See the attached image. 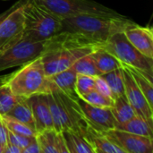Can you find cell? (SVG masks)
Wrapping results in <instances>:
<instances>
[{
  "label": "cell",
  "mask_w": 153,
  "mask_h": 153,
  "mask_svg": "<svg viewBox=\"0 0 153 153\" xmlns=\"http://www.w3.org/2000/svg\"><path fill=\"white\" fill-rule=\"evenodd\" d=\"M79 98H81L87 103H89L92 106H95V107L112 108V106L114 104V100L108 98L106 96H103L102 94L98 92L95 89Z\"/></svg>",
  "instance_id": "cell-27"
},
{
  "label": "cell",
  "mask_w": 153,
  "mask_h": 153,
  "mask_svg": "<svg viewBox=\"0 0 153 153\" xmlns=\"http://www.w3.org/2000/svg\"><path fill=\"white\" fill-rule=\"evenodd\" d=\"M78 103L84 117L91 126L100 131L116 128L117 122L115 119L110 108L95 107L87 103L81 98H78Z\"/></svg>",
  "instance_id": "cell-11"
},
{
  "label": "cell",
  "mask_w": 153,
  "mask_h": 153,
  "mask_svg": "<svg viewBox=\"0 0 153 153\" xmlns=\"http://www.w3.org/2000/svg\"><path fill=\"white\" fill-rule=\"evenodd\" d=\"M36 139L41 153H68L62 133L54 128L37 133Z\"/></svg>",
  "instance_id": "cell-15"
},
{
  "label": "cell",
  "mask_w": 153,
  "mask_h": 153,
  "mask_svg": "<svg viewBox=\"0 0 153 153\" xmlns=\"http://www.w3.org/2000/svg\"><path fill=\"white\" fill-rule=\"evenodd\" d=\"M22 153H41V150L37 142V139L35 138L27 147H25Z\"/></svg>",
  "instance_id": "cell-31"
},
{
  "label": "cell",
  "mask_w": 153,
  "mask_h": 153,
  "mask_svg": "<svg viewBox=\"0 0 153 153\" xmlns=\"http://www.w3.org/2000/svg\"><path fill=\"white\" fill-rule=\"evenodd\" d=\"M72 68L76 72L77 74H85L93 77L101 75L91 54H88L77 59L72 65Z\"/></svg>",
  "instance_id": "cell-24"
},
{
  "label": "cell",
  "mask_w": 153,
  "mask_h": 153,
  "mask_svg": "<svg viewBox=\"0 0 153 153\" xmlns=\"http://www.w3.org/2000/svg\"><path fill=\"white\" fill-rule=\"evenodd\" d=\"M111 111L117 120V124H122L136 116L133 107L129 103L126 94L120 95L114 99V104L112 106Z\"/></svg>",
  "instance_id": "cell-21"
},
{
  "label": "cell",
  "mask_w": 153,
  "mask_h": 153,
  "mask_svg": "<svg viewBox=\"0 0 153 153\" xmlns=\"http://www.w3.org/2000/svg\"><path fill=\"white\" fill-rule=\"evenodd\" d=\"M101 77L106 81L108 83L112 95L113 99L125 94V85L122 74V68H117L110 72L101 74Z\"/></svg>",
  "instance_id": "cell-23"
},
{
  "label": "cell",
  "mask_w": 153,
  "mask_h": 153,
  "mask_svg": "<svg viewBox=\"0 0 153 153\" xmlns=\"http://www.w3.org/2000/svg\"><path fill=\"white\" fill-rule=\"evenodd\" d=\"M98 92H100V94H102L103 96H106L108 98H110L112 100L113 99V95L112 92L108 85V83L106 82V81L101 77V75L95 77V88H94Z\"/></svg>",
  "instance_id": "cell-30"
},
{
  "label": "cell",
  "mask_w": 153,
  "mask_h": 153,
  "mask_svg": "<svg viewBox=\"0 0 153 153\" xmlns=\"http://www.w3.org/2000/svg\"><path fill=\"white\" fill-rule=\"evenodd\" d=\"M8 143L7 140V128L0 118V145L5 147Z\"/></svg>",
  "instance_id": "cell-32"
},
{
  "label": "cell",
  "mask_w": 153,
  "mask_h": 153,
  "mask_svg": "<svg viewBox=\"0 0 153 153\" xmlns=\"http://www.w3.org/2000/svg\"><path fill=\"white\" fill-rule=\"evenodd\" d=\"M5 116L12 117L17 121H20L35 130L34 117L27 98H19L18 101Z\"/></svg>",
  "instance_id": "cell-19"
},
{
  "label": "cell",
  "mask_w": 153,
  "mask_h": 153,
  "mask_svg": "<svg viewBox=\"0 0 153 153\" xmlns=\"http://www.w3.org/2000/svg\"><path fill=\"white\" fill-rule=\"evenodd\" d=\"M4 147L0 145V153H4Z\"/></svg>",
  "instance_id": "cell-36"
},
{
  "label": "cell",
  "mask_w": 153,
  "mask_h": 153,
  "mask_svg": "<svg viewBox=\"0 0 153 153\" xmlns=\"http://www.w3.org/2000/svg\"><path fill=\"white\" fill-rule=\"evenodd\" d=\"M53 119L54 129L57 132L84 133L89 123L78 103V96H71L58 90L47 93Z\"/></svg>",
  "instance_id": "cell-2"
},
{
  "label": "cell",
  "mask_w": 153,
  "mask_h": 153,
  "mask_svg": "<svg viewBox=\"0 0 153 153\" xmlns=\"http://www.w3.org/2000/svg\"><path fill=\"white\" fill-rule=\"evenodd\" d=\"M125 66L128 70V72L131 74V75L133 76V78L135 81L138 87L143 91V95L145 96V98L148 100L151 107L153 108V78H151L145 73H143L134 67L126 66V65H125Z\"/></svg>",
  "instance_id": "cell-22"
},
{
  "label": "cell",
  "mask_w": 153,
  "mask_h": 153,
  "mask_svg": "<svg viewBox=\"0 0 153 153\" xmlns=\"http://www.w3.org/2000/svg\"><path fill=\"white\" fill-rule=\"evenodd\" d=\"M6 83L13 94L19 98H29L37 93H48L49 91L48 76L45 74L40 56L12 73Z\"/></svg>",
  "instance_id": "cell-4"
},
{
  "label": "cell",
  "mask_w": 153,
  "mask_h": 153,
  "mask_svg": "<svg viewBox=\"0 0 153 153\" xmlns=\"http://www.w3.org/2000/svg\"><path fill=\"white\" fill-rule=\"evenodd\" d=\"M95 88V77L85 75V74H77L76 82H75V91L78 97H82Z\"/></svg>",
  "instance_id": "cell-28"
},
{
  "label": "cell",
  "mask_w": 153,
  "mask_h": 153,
  "mask_svg": "<svg viewBox=\"0 0 153 153\" xmlns=\"http://www.w3.org/2000/svg\"><path fill=\"white\" fill-rule=\"evenodd\" d=\"M51 13L65 19L79 14L118 15L117 12L92 0H32Z\"/></svg>",
  "instance_id": "cell-6"
},
{
  "label": "cell",
  "mask_w": 153,
  "mask_h": 153,
  "mask_svg": "<svg viewBox=\"0 0 153 153\" xmlns=\"http://www.w3.org/2000/svg\"><path fill=\"white\" fill-rule=\"evenodd\" d=\"M11 74H6V75H0V85L6 82V81L8 80V78L10 77Z\"/></svg>",
  "instance_id": "cell-35"
},
{
  "label": "cell",
  "mask_w": 153,
  "mask_h": 153,
  "mask_svg": "<svg viewBox=\"0 0 153 153\" xmlns=\"http://www.w3.org/2000/svg\"><path fill=\"white\" fill-rule=\"evenodd\" d=\"M98 70L101 74L110 72L114 69L122 67L123 64L106 49L99 47L91 53Z\"/></svg>",
  "instance_id": "cell-17"
},
{
  "label": "cell",
  "mask_w": 153,
  "mask_h": 153,
  "mask_svg": "<svg viewBox=\"0 0 153 153\" xmlns=\"http://www.w3.org/2000/svg\"><path fill=\"white\" fill-rule=\"evenodd\" d=\"M121 68L125 85V94L136 116H139L153 124V108L151 107L143 91L138 87L126 66L122 65Z\"/></svg>",
  "instance_id": "cell-10"
},
{
  "label": "cell",
  "mask_w": 153,
  "mask_h": 153,
  "mask_svg": "<svg viewBox=\"0 0 153 153\" xmlns=\"http://www.w3.org/2000/svg\"><path fill=\"white\" fill-rule=\"evenodd\" d=\"M23 1H24V0H19L16 4H14L13 5H12L9 9H7V10H6V11H4V13H0V23H1V22H2V21H3V20H4V18H5V17H6V16H7V15H8V14H9V13H11V12H12V11L16 7V6H17V5H19L20 4H22Z\"/></svg>",
  "instance_id": "cell-34"
},
{
  "label": "cell",
  "mask_w": 153,
  "mask_h": 153,
  "mask_svg": "<svg viewBox=\"0 0 153 153\" xmlns=\"http://www.w3.org/2000/svg\"><path fill=\"white\" fill-rule=\"evenodd\" d=\"M27 99L32 110L36 132L53 129L54 124L47 93H37Z\"/></svg>",
  "instance_id": "cell-13"
},
{
  "label": "cell",
  "mask_w": 153,
  "mask_h": 153,
  "mask_svg": "<svg viewBox=\"0 0 153 153\" xmlns=\"http://www.w3.org/2000/svg\"><path fill=\"white\" fill-rule=\"evenodd\" d=\"M62 135L68 153H94L82 134L62 132Z\"/></svg>",
  "instance_id": "cell-20"
},
{
  "label": "cell",
  "mask_w": 153,
  "mask_h": 153,
  "mask_svg": "<svg viewBox=\"0 0 153 153\" xmlns=\"http://www.w3.org/2000/svg\"><path fill=\"white\" fill-rule=\"evenodd\" d=\"M152 125L153 124L150 123L146 119L139 116H134L133 118L129 119L125 123L117 124L116 129L153 139Z\"/></svg>",
  "instance_id": "cell-18"
},
{
  "label": "cell",
  "mask_w": 153,
  "mask_h": 153,
  "mask_svg": "<svg viewBox=\"0 0 153 153\" xmlns=\"http://www.w3.org/2000/svg\"><path fill=\"white\" fill-rule=\"evenodd\" d=\"M129 42L143 55L153 59V31L150 26L132 22L123 31Z\"/></svg>",
  "instance_id": "cell-12"
},
{
  "label": "cell",
  "mask_w": 153,
  "mask_h": 153,
  "mask_svg": "<svg viewBox=\"0 0 153 153\" xmlns=\"http://www.w3.org/2000/svg\"><path fill=\"white\" fill-rule=\"evenodd\" d=\"M23 38L33 41H44L62 31V19L32 0H24Z\"/></svg>",
  "instance_id": "cell-3"
},
{
  "label": "cell",
  "mask_w": 153,
  "mask_h": 153,
  "mask_svg": "<svg viewBox=\"0 0 153 153\" xmlns=\"http://www.w3.org/2000/svg\"><path fill=\"white\" fill-rule=\"evenodd\" d=\"M50 41L51 39L44 41H33L22 38L11 47L0 51V72L22 66L40 56L49 47Z\"/></svg>",
  "instance_id": "cell-7"
},
{
  "label": "cell",
  "mask_w": 153,
  "mask_h": 153,
  "mask_svg": "<svg viewBox=\"0 0 153 153\" xmlns=\"http://www.w3.org/2000/svg\"><path fill=\"white\" fill-rule=\"evenodd\" d=\"M76 77L77 74L72 67L48 76L49 91L55 89L71 96H78L75 91Z\"/></svg>",
  "instance_id": "cell-16"
},
{
  "label": "cell",
  "mask_w": 153,
  "mask_h": 153,
  "mask_svg": "<svg viewBox=\"0 0 153 153\" xmlns=\"http://www.w3.org/2000/svg\"><path fill=\"white\" fill-rule=\"evenodd\" d=\"M19 97L15 96L6 82L0 85V117L5 116L18 101Z\"/></svg>",
  "instance_id": "cell-25"
},
{
  "label": "cell",
  "mask_w": 153,
  "mask_h": 153,
  "mask_svg": "<svg viewBox=\"0 0 153 153\" xmlns=\"http://www.w3.org/2000/svg\"><path fill=\"white\" fill-rule=\"evenodd\" d=\"M83 136L94 153H125L123 149L111 142L102 131L94 128L90 124L86 127Z\"/></svg>",
  "instance_id": "cell-14"
},
{
  "label": "cell",
  "mask_w": 153,
  "mask_h": 153,
  "mask_svg": "<svg viewBox=\"0 0 153 153\" xmlns=\"http://www.w3.org/2000/svg\"><path fill=\"white\" fill-rule=\"evenodd\" d=\"M23 2L17 5L0 23V51L11 47L23 38Z\"/></svg>",
  "instance_id": "cell-8"
},
{
  "label": "cell",
  "mask_w": 153,
  "mask_h": 153,
  "mask_svg": "<svg viewBox=\"0 0 153 153\" xmlns=\"http://www.w3.org/2000/svg\"><path fill=\"white\" fill-rule=\"evenodd\" d=\"M132 22L122 14H79L63 19L62 31L78 34L101 46L115 33L124 31Z\"/></svg>",
  "instance_id": "cell-1"
},
{
  "label": "cell",
  "mask_w": 153,
  "mask_h": 153,
  "mask_svg": "<svg viewBox=\"0 0 153 153\" xmlns=\"http://www.w3.org/2000/svg\"><path fill=\"white\" fill-rule=\"evenodd\" d=\"M100 48L115 56L124 65L134 67L153 78V59L137 50L129 42L123 31L112 35Z\"/></svg>",
  "instance_id": "cell-5"
},
{
  "label": "cell",
  "mask_w": 153,
  "mask_h": 153,
  "mask_svg": "<svg viewBox=\"0 0 153 153\" xmlns=\"http://www.w3.org/2000/svg\"><path fill=\"white\" fill-rule=\"evenodd\" d=\"M0 118L2 120V122L4 123V125L5 126V127L9 131H11L14 134L26 135V136H36V134H37L36 131L33 128H31L29 126H27L20 121H17L12 117L3 116V117H0Z\"/></svg>",
  "instance_id": "cell-26"
},
{
  "label": "cell",
  "mask_w": 153,
  "mask_h": 153,
  "mask_svg": "<svg viewBox=\"0 0 153 153\" xmlns=\"http://www.w3.org/2000/svg\"><path fill=\"white\" fill-rule=\"evenodd\" d=\"M106 136L125 153H152V138L142 136L118 129H110L102 131Z\"/></svg>",
  "instance_id": "cell-9"
},
{
  "label": "cell",
  "mask_w": 153,
  "mask_h": 153,
  "mask_svg": "<svg viewBox=\"0 0 153 153\" xmlns=\"http://www.w3.org/2000/svg\"><path fill=\"white\" fill-rule=\"evenodd\" d=\"M4 153H22V150L19 147L7 143L6 146L4 149Z\"/></svg>",
  "instance_id": "cell-33"
},
{
  "label": "cell",
  "mask_w": 153,
  "mask_h": 153,
  "mask_svg": "<svg viewBox=\"0 0 153 153\" xmlns=\"http://www.w3.org/2000/svg\"><path fill=\"white\" fill-rule=\"evenodd\" d=\"M35 138H36V136H26V135L14 134V133H13V132H11V131H9L7 129V140H8V143L19 147L22 150V152Z\"/></svg>",
  "instance_id": "cell-29"
}]
</instances>
